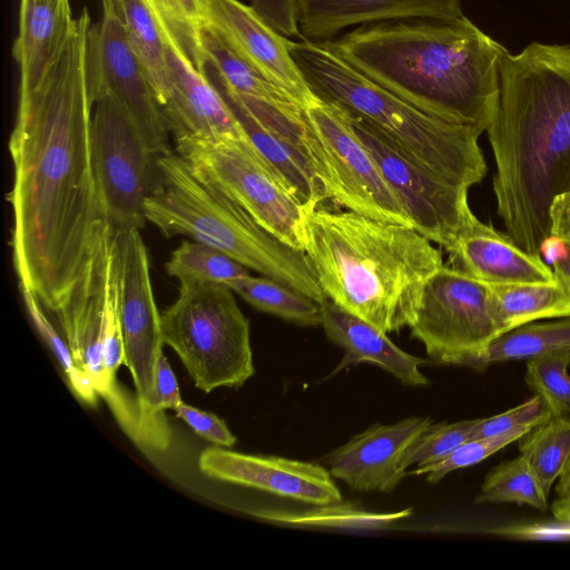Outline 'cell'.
I'll return each instance as SVG.
<instances>
[{
	"label": "cell",
	"instance_id": "7bdbcfd3",
	"mask_svg": "<svg viewBox=\"0 0 570 570\" xmlns=\"http://www.w3.org/2000/svg\"><path fill=\"white\" fill-rule=\"evenodd\" d=\"M540 256L547 265L564 259L568 255V247L564 239L550 235L542 240L539 249Z\"/></svg>",
	"mask_w": 570,
	"mask_h": 570
},
{
	"label": "cell",
	"instance_id": "484cf974",
	"mask_svg": "<svg viewBox=\"0 0 570 570\" xmlns=\"http://www.w3.org/2000/svg\"><path fill=\"white\" fill-rule=\"evenodd\" d=\"M560 352H570V316L552 322H531L504 332L463 366L483 371L502 362L529 361Z\"/></svg>",
	"mask_w": 570,
	"mask_h": 570
},
{
	"label": "cell",
	"instance_id": "9c48e42d",
	"mask_svg": "<svg viewBox=\"0 0 570 570\" xmlns=\"http://www.w3.org/2000/svg\"><path fill=\"white\" fill-rule=\"evenodd\" d=\"M95 176L114 232L140 229L146 200L161 181L160 155L127 110L109 94L95 99L91 120Z\"/></svg>",
	"mask_w": 570,
	"mask_h": 570
},
{
	"label": "cell",
	"instance_id": "52a82bcc",
	"mask_svg": "<svg viewBox=\"0 0 570 570\" xmlns=\"http://www.w3.org/2000/svg\"><path fill=\"white\" fill-rule=\"evenodd\" d=\"M160 326L164 344L205 393L242 386L255 372L249 322L225 285H180L177 299L160 313Z\"/></svg>",
	"mask_w": 570,
	"mask_h": 570
},
{
	"label": "cell",
	"instance_id": "5b68a950",
	"mask_svg": "<svg viewBox=\"0 0 570 570\" xmlns=\"http://www.w3.org/2000/svg\"><path fill=\"white\" fill-rule=\"evenodd\" d=\"M289 52L317 96L371 125L419 165L466 188L485 176L479 130L417 109L366 77L324 41L291 39Z\"/></svg>",
	"mask_w": 570,
	"mask_h": 570
},
{
	"label": "cell",
	"instance_id": "ac0fdd59",
	"mask_svg": "<svg viewBox=\"0 0 570 570\" xmlns=\"http://www.w3.org/2000/svg\"><path fill=\"white\" fill-rule=\"evenodd\" d=\"M207 24L242 59L304 108L316 96L289 52V38L239 0H206Z\"/></svg>",
	"mask_w": 570,
	"mask_h": 570
},
{
	"label": "cell",
	"instance_id": "7dc6e473",
	"mask_svg": "<svg viewBox=\"0 0 570 570\" xmlns=\"http://www.w3.org/2000/svg\"><path fill=\"white\" fill-rule=\"evenodd\" d=\"M570 475V460L560 478Z\"/></svg>",
	"mask_w": 570,
	"mask_h": 570
},
{
	"label": "cell",
	"instance_id": "603a6c76",
	"mask_svg": "<svg viewBox=\"0 0 570 570\" xmlns=\"http://www.w3.org/2000/svg\"><path fill=\"white\" fill-rule=\"evenodd\" d=\"M321 325L327 338L345 351L335 373L348 365L370 362L391 373L404 385L430 384V380L420 370L425 363L424 358L401 350L387 334L328 298L321 304Z\"/></svg>",
	"mask_w": 570,
	"mask_h": 570
},
{
	"label": "cell",
	"instance_id": "60d3db41",
	"mask_svg": "<svg viewBox=\"0 0 570 570\" xmlns=\"http://www.w3.org/2000/svg\"><path fill=\"white\" fill-rule=\"evenodd\" d=\"M157 410L165 415V410H176L181 403L176 376L164 353L157 363Z\"/></svg>",
	"mask_w": 570,
	"mask_h": 570
},
{
	"label": "cell",
	"instance_id": "4316f807",
	"mask_svg": "<svg viewBox=\"0 0 570 570\" xmlns=\"http://www.w3.org/2000/svg\"><path fill=\"white\" fill-rule=\"evenodd\" d=\"M501 334L527 323L570 316V292L548 284H489Z\"/></svg>",
	"mask_w": 570,
	"mask_h": 570
},
{
	"label": "cell",
	"instance_id": "ee69618b",
	"mask_svg": "<svg viewBox=\"0 0 570 570\" xmlns=\"http://www.w3.org/2000/svg\"><path fill=\"white\" fill-rule=\"evenodd\" d=\"M566 240V239H564ZM568 255L552 265L557 279L570 292V240H566Z\"/></svg>",
	"mask_w": 570,
	"mask_h": 570
},
{
	"label": "cell",
	"instance_id": "74e56055",
	"mask_svg": "<svg viewBox=\"0 0 570 570\" xmlns=\"http://www.w3.org/2000/svg\"><path fill=\"white\" fill-rule=\"evenodd\" d=\"M551 415L546 402L535 394L505 412L479 419L471 439L493 436L514 430H530Z\"/></svg>",
	"mask_w": 570,
	"mask_h": 570
},
{
	"label": "cell",
	"instance_id": "d6a6232c",
	"mask_svg": "<svg viewBox=\"0 0 570 570\" xmlns=\"http://www.w3.org/2000/svg\"><path fill=\"white\" fill-rule=\"evenodd\" d=\"M196 67L207 73L200 33L207 24L206 0H147Z\"/></svg>",
	"mask_w": 570,
	"mask_h": 570
},
{
	"label": "cell",
	"instance_id": "8992f818",
	"mask_svg": "<svg viewBox=\"0 0 570 570\" xmlns=\"http://www.w3.org/2000/svg\"><path fill=\"white\" fill-rule=\"evenodd\" d=\"M159 165L161 181L146 200L145 214L164 236H188L320 304L326 301L304 250L278 239L236 202L202 181L177 153L160 155Z\"/></svg>",
	"mask_w": 570,
	"mask_h": 570
},
{
	"label": "cell",
	"instance_id": "1f68e13d",
	"mask_svg": "<svg viewBox=\"0 0 570 570\" xmlns=\"http://www.w3.org/2000/svg\"><path fill=\"white\" fill-rule=\"evenodd\" d=\"M475 503H517L544 511L548 508V494L519 454L489 471Z\"/></svg>",
	"mask_w": 570,
	"mask_h": 570
},
{
	"label": "cell",
	"instance_id": "9a60e30c",
	"mask_svg": "<svg viewBox=\"0 0 570 570\" xmlns=\"http://www.w3.org/2000/svg\"><path fill=\"white\" fill-rule=\"evenodd\" d=\"M112 235L110 226L55 314L76 364L91 380L97 394L108 403L126 433L139 443L137 400L109 382L102 358L107 257Z\"/></svg>",
	"mask_w": 570,
	"mask_h": 570
},
{
	"label": "cell",
	"instance_id": "e0dca14e",
	"mask_svg": "<svg viewBox=\"0 0 570 570\" xmlns=\"http://www.w3.org/2000/svg\"><path fill=\"white\" fill-rule=\"evenodd\" d=\"M159 23L165 39L170 83L169 95L161 109L174 139L250 144L208 73L196 67L169 29L160 20Z\"/></svg>",
	"mask_w": 570,
	"mask_h": 570
},
{
	"label": "cell",
	"instance_id": "277c9868",
	"mask_svg": "<svg viewBox=\"0 0 570 570\" xmlns=\"http://www.w3.org/2000/svg\"><path fill=\"white\" fill-rule=\"evenodd\" d=\"M303 250L326 298L385 334L409 327L443 257L414 228L320 205L305 215Z\"/></svg>",
	"mask_w": 570,
	"mask_h": 570
},
{
	"label": "cell",
	"instance_id": "30bf717a",
	"mask_svg": "<svg viewBox=\"0 0 570 570\" xmlns=\"http://www.w3.org/2000/svg\"><path fill=\"white\" fill-rule=\"evenodd\" d=\"M191 171L242 206L261 226L303 250L308 212L285 188L250 144L234 140H175Z\"/></svg>",
	"mask_w": 570,
	"mask_h": 570
},
{
	"label": "cell",
	"instance_id": "7402d4cb",
	"mask_svg": "<svg viewBox=\"0 0 570 570\" xmlns=\"http://www.w3.org/2000/svg\"><path fill=\"white\" fill-rule=\"evenodd\" d=\"M77 27L70 0H21L12 55L19 96L35 90L60 59Z\"/></svg>",
	"mask_w": 570,
	"mask_h": 570
},
{
	"label": "cell",
	"instance_id": "4dcf8cb0",
	"mask_svg": "<svg viewBox=\"0 0 570 570\" xmlns=\"http://www.w3.org/2000/svg\"><path fill=\"white\" fill-rule=\"evenodd\" d=\"M168 275L180 285L220 284L233 282L249 274V268L228 255L196 240H184L166 263Z\"/></svg>",
	"mask_w": 570,
	"mask_h": 570
},
{
	"label": "cell",
	"instance_id": "44dd1931",
	"mask_svg": "<svg viewBox=\"0 0 570 570\" xmlns=\"http://www.w3.org/2000/svg\"><path fill=\"white\" fill-rule=\"evenodd\" d=\"M301 39L328 41L343 29L407 18L455 19L461 0H295Z\"/></svg>",
	"mask_w": 570,
	"mask_h": 570
},
{
	"label": "cell",
	"instance_id": "7c38bea8",
	"mask_svg": "<svg viewBox=\"0 0 570 570\" xmlns=\"http://www.w3.org/2000/svg\"><path fill=\"white\" fill-rule=\"evenodd\" d=\"M315 136L328 198L362 215L414 228L374 158L357 137L348 115L315 96L305 107Z\"/></svg>",
	"mask_w": 570,
	"mask_h": 570
},
{
	"label": "cell",
	"instance_id": "836d02e7",
	"mask_svg": "<svg viewBox=\"0 0 570 570\" xmlns=\"http://www.w3.org/2000/svg\"><path fill=\"white\" fill-rule=\"evenodd\" d=\"M570 352L527 361L524 381L548 405L552 415L570 414Z\"/></svg>",
	"mask_w": 570,
	"mask_h": 570
},
{
	"label": "cell",
	"instance_id": "f6af8a7d",
	"mask_svg": "<svg viewBox=\"0 0 570 570\" xmlns=\"http://www.w3.org/2000/svg\"><path fill=\"white\" fill-rule=\"evenodd\" d=\"M554 519L570 523V495L557 497L551 507Z\"/></svg>",
	"mask_w": 570,
	"mask_h": 570
},
{
	"label": "cell",
	"instance_id": "5bb4252c",
	"mask_svg": "<svg viewBox=\"0 0 570 570\" xmlns=\"http://www.w3.org/2000/svg\"><path fill=\"white\" fill-rule=\"evenodd\" d=\"M346 114L414 229L448 249L473 215L468 202L469 188L419 165L371 125Z\"/></svg>",
	"mask_w": 570,
	"mask_h": 570
},
{
	"label": "cell",
	"instance_id": "ffe728a7",
	"mask_svg": "<svg viewBox=\"0 0 570 570\" xmlns=\"http://www.w3.org/2000/svg\"><path fill=\"white\" fill-rule=\"evenodd\" d=\"M451 266L488 284H548L558 282L541 256L527 253L505 233L473 214L446 249Z\"/></svg>",
	"mask_w": 570,
	"mask_h": 570
},
{
	"label": "cell",
	"instance_id": "f1b7e54d",
	"mask_svg": "<svg viewBox=\"0 0 570 570\" xmlns=\"http://www.w3.org/2000/svg\"><path fill=\"white\" fill-rule=\"evenodd\" d=\"M518 442L520 455L549 494L570 460V416L551 415L530 429Z\"/></svg>",
	"mask_w": 570,
	"mask_h": 570
},
{
	"label": "cell",
	"instance_id": "ba28073f",
	"mask_svg": "<svg viewBox=\"0 0 570 570\" xmlns=\"http://www.w3.org/2000/svg\"><path fill=\"white\" fill-rule=\"evenodd\" d=\"M118 311L124 363L129 368L139 411V444L165 450L170 444L166 416L157 410V363L163 354L160 313L150 278L149 256L140 229L115 232Z\"/></svg>",
	"mask_w": 570,
	"mask_h": 570
},
{
	"label": "cell",
	"instance_id": "d6986e66",
	"mask_svg": "<svg viewBox=\"0 0 570 570\" xmlns=\"http://www.w3.org/2000/svg\"><path fill=\"white\" fill-rule=\"evenodd\" d=\"M431 424L429 416L373 424L326 456L328 471L355 491L391 492L406 475V452Z\"/></svg>",
	"mask_w": 570,
	"mask_h": 570
},
{
	"label": "cell",
	"instance_id": "8d00e7d4",
	"mask_svg": "<svg viewBox=\"0 0 570 570\" xmlns=\"http://www.w3.org/2000/svg\"><path fill=\"white\" fill-rule=\"evenodd\" d=\"M529 430H514L493 436L473 438L456 448L444 460L422 468H414L410 475H426L429 483L441 481L446 474L466 466L478 464L499 450L518 441Z\"/></svg>",
	"mask_w": 570,
	"mask_h": 570
},
{
	"label": "cell",
	"instance_id": "cb8c5ba5",
	"mask_svg": "<svg viewBox=\"0 0 570 570\" xmlns=\"http://www.w3.org/2000/svg\"><path fill=\"white\" fill-rule=\"evenodd\" d=\"M220 90L250 144L276 177L307 210L328 200L309 161L289 142L264 127L240 102L234 92L215 82Z\"/></svg>",
	"mask_w": 570,
	"mask_h": 570
},
{
	"label": "cell",
	"instance_id": "83f0119b",
	"mask_svg": "<svg viewBox=\"0 0 570 570\" xmlns=\"http://www.w3.org/2000/svg\"><path fill=\"white\" fill-rule=\"evenodd\" d=\"M126 37L141 62L160 106L169 95V67L164 33L147 0H115Z\"/></svg>",
	"mask_w": 570,
	"mask_h": 570
},
{
	"label": "cell",
	"instance_id": "ab89813d",
	"mask_svg": "<svg viewBox=\"0 0 570 570\" xmlns=\"http://www.w3.org/2000/svg\"><path fill=\"white\" fill-rule=\"evenodd\" d=\"M249 4L281 35L301 39L295 0H249Z\"/></svg>",
	"mask_w": 570,
	"mask_h": 570
},
{
	"label": "cell",
	"instance_id": "d590c367",
	"mask_svg": "<svg viewBox=\"0 0 570 570\" xmlns=\"http://www.w3.org/2000/svg\"><path fill=\"white\" fill-rule=\"evenodd\" d=\"M20 292L33 324L43 340L56 353L73 393L87 404L95 406L98 394L91 380L76 364L67 342L62 340L50 320L47 317L42 304L30 291L22 289Z\"/></svg>",
	"mask_w": 570,
	"mask_h": 570
},
{
	"label": "cell",
	"instance_id": "bcb514c9",
	"mask_svg": "<svg viewBox=\"0 0 570 570\" xmlns=\"http://www.w3.org/2000/svg\"><path fill=\"white\" fill-rule=\"evenodd\" d=\"M556 492L558 497L570 495V475L558 479Z\"/></svg>",
	"mask_w": 570,
	"mask_h": 570
},
{
	"label": "cell",
	"instance_id": "d4e9b609",
	"mask_svg": "<svg viewBox=\"0 0 570 570\" xmlns=\"http://www.w3.org/2000/svg\"><path fill=\"white\" fill-rule=\"evenodd\" d=\"M200 45L212 80L244 97L292 111L305 110L293 96L242 59L208 24L202 30Z\"/></svg>",
	"mask_w": 570,
	"mask_h": 570
},
{
	"label": "cell",
	"instance_id": "e575fe53",
	"mask_svg": "<svg viewBox=\"0 0 570 570\" xmlns=\"http://www.w3.org/2000/svg\"><path fill=\"white\" fill-rule=\"evenodd\" d=\"M479 419L431 424L414 441L405 454L403 466L422 468L448 458L456 448L472 438Z\"/></svg>",
	"mask_w": 570,
	"mask_h": 570
},
{
	"label": "cell",
	"instance_id": "6da1fadb",
	"mask_svg": "<svg viewBox=\"0 0 570 570\" xmlns=\"http://www.w3.org/2000/svg\"><path fill=\"white\" fill-rule=\"evenodd\" d=\"M92 27L85 8L60 59L35 90L19 96L9 140L13 267L20 291L52 313L110 227L92 164Z\"/></svg>",
	"mask_w": 570,
	"mask_h": 570
},
{
	"label": "cell",
	"instance_id": "8fae6325",
	"mask_svg": "<svg viewBox=\"0 0 570 570\" xmlns=\"http://www.w3.org/2000/svg\"><path fill=\"white\" fill-rule=\"evenodd\" d=\"M409 328L432 362L455 366L501 334L490 285L444 264L425 282Z\"/></svg>",
	"mask_w": 570,
	"mask_h": 570
},
{
	"label": "cell",
	"instance_id": "2e32d148",
	"mask_svg": "<svg viewBox=\"0 0 570 570\" xmlns=\"http://www.w3.org/2000/svg\"><path fill=\"white\" fill-rule=\"evenodd\" d=\"M101 20L91 31L89 81L92 99L111 95L131 116L149 146L169 150V128L149 78L130 47L115 0H101Z\"/></svg>",
	"mask_w": 570,
	"mask_h": 570
},
{
	"label": "cell",
	"instance_id": "7a4b0ae2",
	"mask_svg": "<svg viewBox=\"0 0 570 570\" xmlns=\"http://www.w3.org/2000/svg\"><path fill=\"white\" fill-rule=\"evenodd\" d=\"M493 191L504 233L540 256L551 206L570 189V45L533 41L504 55L487 128Z\"/></svg>",
	"mask_w": 570,
	"mask_h": 570
},
{
	"label": "cell",
	"instance_id": "f35d334b",
	"mask_svg": "<svg viewBox=\"0 0 570 570\" xmlns=\"http://www.w3.org/2000/svg\"><path fill=\"white\" fill-rule=\"evenodd\" d=\"M175 412L196 434L217 446L232 448L236 443V436L217 415L184 402Z\"/></svg>",
	"mask_w": 570,
	"mask_h": 570
},
{
	"label": "cell",
	"instance_id": "4fadbf2b",
	"mask_svg": "<svg viewBox=\"0 0 570 570\" xmlns=\"http://www.w3.org/2000/svg\"><path fill=\"white\" fill-rule=\"evenodd\" d=\"M198 466L209 478L273 499L271 508L249 514L276 524L306 527L314 508L343 501L330 471L312 462L246 454L216 445L200 453Z\"/></svg>",
	"mask_w": 570,
	"mask_h": 570
},
{
	"label": "cell",
	"instance_id": "f546056e",
	"mask_svg": "<svg viewBox=\"0 0 570 570\" xmlns=\"http://www.w3.org/2000/svg\"><path fill=\"white\" fill-rule=\"evenodd\" d=\"M254 308L302 326L321 325V304L267 276H252L228 286Z\"/></svg>",
	"mask_w": 570,
	"mask_h": 570
},
{
	"label": "cell",
	"instance_id": "b9f144b4",
	"mask_svg": "<svg viewBox=\"0 0 570 570\" xmlns=\"http://www.w3.org/2000/svg\"><path fill=\"white\" fill-rule=\"evenodd\" d=\"M550 217L551 235L570 240V189L554 199Z\"/></svg>",
	"mask_w": 570,
	"mask_h": 570
},
{
	"label": "cell",
	"instance_id": "3957f363",
	"mask_svg": "<svg viewBox=\"0 0 570 570\" xmlns=\"http://www.w3.org/2000/svg\"><path fill=\"white\" fill-rule=\"evenodd\" d=\"M417 109L480 132L489 127L507 48L465 16L366 23L324 41Z\"/></svg>",
	"mask_w": 570,
	"mask_h": 570
}]
</instances>
